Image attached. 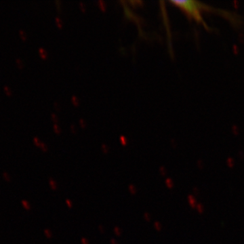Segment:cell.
Instances as JSON below:
<instances>
[{"label":"cell","mask_w":244,"mask_h":244,"mask_svg":"<svg viewBox=\"0 0 244 244\" xmlns=\"http://www.w3.org/2000/svg\"><path fill=\"white\" fill-rule=\"evenodd\" d=\"M33 142H34L35 145H36V146H37V147H39L40 144H41L40 141H39V140L37 137H35L34 138H33Z\"/></svg>","instance_id":"cell-7"},{"label":"cell","mask_w":244,"mask_h":244,"mask_svg":"<svg viewBox=\"0 0 244 244\" xmlns=\"http://www.w3.org/2000/svg\"><path fill=\"white\" fill-rule=\"evenodd\" d=\"M21 204H22V207L24 208V210H26L27 211H29V210H31V204L27 200H22L21 201Z\"/></svg>","instance_id":"cell-2"},{"label":"cell","mask_w":244,"mask_h":244,"mask_svg":"<svg viewBox=\"0 0 244 244\" xmlns=\"http://www.w3.org/2000/svg\"><path fill=\"white\" fill-rule=\"evenodd\" d=\"M16 65H17V67L18 69H23V67H24V62H23L22 59H19V58L16 59Z\"/></svg>","instance_id":"cell-5"},{"label":"cell","mask_w":244,"mask_h":244,"mask_svg":"<svg viewBox=\"0 0 244 244\" xmlns=\"http://www.w3.org/2000/svg\"><path fill=\"white\" fill-rule=\"evenodd\" d=\"M45 235H46L48 237H50V233L48 230H45Z\"/></svg>","instance_id":"cell-8"},{"label":"cell","mask_w":244,"mask_h":244,"mask_svg":"<svg viewBox=\"0 0 244 244\" xmlns=\"http://www.w3.org/2000/svg\"><path fill=\"white\" fill-rule=\"evenodd\" d=\"M2 176H3V178H4V180L6 181V182H11V180H12V178H11V176H10V175L7 173V172H4V173H3V174H2Z\"/></svg>","instance_id":"cell-4"},{"label":"cell","mask_w":244,"mask_h":244,"mask_svg":"<svg viewBox=\"0 0 244 244\" xmlns=\"http://www.w3.org/2000/svg\"><path fill=\"white\" fill-rule=\"evenodd\" d=\"M171 2L182 10L191 18L194 19L197 22L205 24L201 12L210 10V6L197 1H172Z\"/></svg>","instance_id":"cell-1"},{"label":"cell","mask_w":244,"mask_h":244,"mask_svg":"<svg viewBox=\"0 0 244 244\" xmlns=\"http://www.w3.org/2000/svg\"><path fill=\"white\" fill-rule=\"evenodd\" d=\"M4 92L6 93V94L8 96H11L12 95V89L8 87L7 86H4Z\"/></svg>","instance_id":"cell-6"},{"label":"cell","mask_w":244,"mask_h":244,"mask_svg":"<svg viewBox=\"0 0 244 244\" xmlns=\"http://www.w3.org/2000/svg\"><path fill=\"white\" fill-rule=\"evenodd\" d=\"M19 35L21 36V38L23 41H27V35L26 32L23 29H20L19 30Z\"/></svg>","instance_id":"cell-3"}]
</instances>
